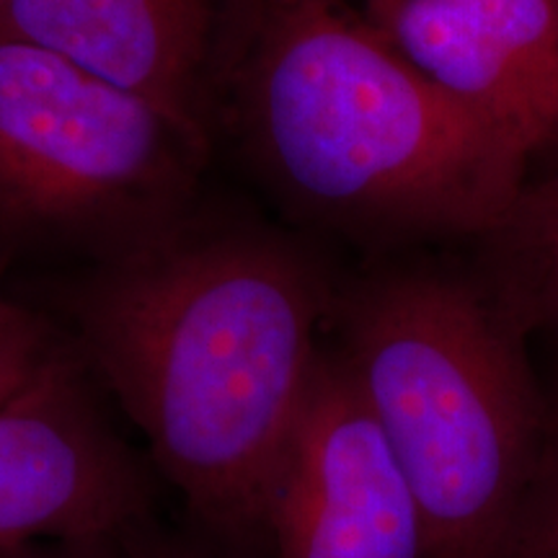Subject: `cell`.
<instances>
[{"label":"cell","instance_id":"cell-1","mask_svg":"<svg viewBox=\"0 0 558 558\" xmlns=\"http://www.w3.org/2000/svg\"><path fill=\"white\" fill-rule=\"evenodd\" d=\"M320 300L277 248L213 243L128 271L83 316L88 357L202 527L264 548L271 488L324 354Z\"/></svg>","mask_w":558,"mask_h":558},{"label":"cell","instance_id":"cell-2","mask_svg":"<svg viewBox=\"0 0 558 558\" xmlns=\"http://www.w3.org/2000/svg\"><path fill=\"white\" fill-rule=\"evenodd\" d=\"M246 94L277 177L344 218L494 235L527 186L520 143L337 0H271Z\"/></svg>","mask_w":558,"mask_h":558},{"label":"cell","instance_id":"cell-3","mask_svg":"<svg viewBox=\"0 0 558 558\" xmlns=\"http://www.w3.org/2000/svg\"><path fill=\"white\" fill-rule=\"evenodd\" d=\"M501 295L409 275L373 288L339 354L422 509L427 556L499 558L538 469L550 403Z\"/></svg>","mask_w":558,"mask_h":558},{"label":"cell","instance_id":"cell-4","mask_svg":"<svg viewBox=\"0 0 558 558\" xmlns=\"http://www.w3.org/2000/svg\"><path fill=\"white\" fill-rule=\"evenodd\" d=\"M190 137L156 104L0 34V205L78 218L156 186Z\"/></svg>","mask_w":558,"mask_h":558},{"label":"cell","instance_id":"cell-5","mask_svg":"<svg viewBox=\"0 0 558 558\" xmlns=\"http://www.w3.org/2000/svg\"><path fill=\"white\" fill-rule=\"evenodd\" d=\"M269 558H424L422 509L337 357L320 362L271 488Z\"/></svg>","mask_w":558,"mask_h":558},{"label":"cell","instance_id":"cell-6","mask_svg":"<svg viewBox=\"0 0 558 558\" xmlns=\"http://www.w3.org/2000/svg\"><path fill=\"white\" fill-rule=\"evenodd\" d=\"M148 518L143 473L96 414L78 367L60 349L0 407V550L122 538Z\"/></svg>","mask_w":558,"mask_h":558},{"label":"cell","instance_id":"cell-7","mask_svg":"<svg viewBox=\"0 0 558 558\" xmlns=\"http://www.w3.org/2000/svg\"><path fill=\"white\" fill-rule=\"evenodd\" d=\"M390 45L530 156L558 140V0H373Z\"/></svg>","mask_w":558,"mask_h":558},{"label":"cell","instance_id":"cell-8","mask_svg":"<svg viewBox=\"0 0 558 558\" xmlns=\"http://www.w3.org/2000/svg\"><path fill=\"white\" fill-rule=\"evenodd\" d=\"M222 0H3L0 34L143 96L199 150L202 70Z\"/></svg>","mask_w":558,"mask_h":558},{"label":"cell","instance_id":"cell-9","mask_svg":"<svg viewBox=\"0 0 558 558\" xmlns=\"http://www.w3.org/2000/svg\"><path fill=\"white\" fill-rule=\"evenodd\" d=\"M505 241L512 288L501 298L530 324L558 333V169L538 186H525L507 226L494 233Z\"/></svg>","mask_w":558,"mask_h":558},{"label":"cell","instance_id":"cell-10","mask_svg":"<svg viewBox=\"0 0 558 558\" xmlns=\"http://www.w3.org/2000/svg\"><path fill=\"white\" fill-rule=\"evenodd\" d=\"M499 558H558V401L550 403L538 469Z\"/></svg>","mask_w":558,"mask_h":558},{"label":"cell","instance_id":"cell-11","mask_svg":"<svg viewBox=\"0 0 558 558\" xmlns=\"http://www.w3.org/2000/svg\"><path fill=\"white\" fill-rule=\"evenodd\" d=\"M60 349L45 320L0 300V407L29 386Z\"/></svg>","mask_w":558,"mask_h":558},{"label":"cell","instance_id":"cell-12","mask_svg":"<svg viewBox=\"0 0 558 558\" xmlns=\"http://www.w3.org/2000/svg\"><path fill=\"white\" fill-rule=\"evenodd\" d=\"M122 558H226L220 550L160 527L156 518L140 522L120 538Z\"/></svg>","mask_w":558,"mask_h":558},{"label":"cell","instance_id":"cell-13","mask_svg":"<svg viewBox=\"0 0 558 558\" xmlns=\"http://www.w3.org/2000/svg\"><path fill=\"white\" fill-rule=\"evenodd\" d=\"M0 558H122L120 538L45 541L0 550Z\"/></svg>","mask_w":558,"mask_h":558},{"label":"cell","instance_id":"cell-14","mask_svg":"<svg viewBox=\"0 0 558 558\" xmlns=\"http://www.w3.org/2000/svg\"><path fill=\"white\" fill-rule=\"evenodd\" d=\"M0 5H3V0H0Z\"/></svg>","mask_w":558,"mask_h":558}]
</instances>
